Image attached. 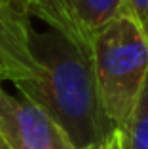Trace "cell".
Returning a JSON list of instances; mask_svg holds the SVG:
<instances>
[{"instance_id":"6da1fadb","label":"cell","mask_w":148,"mask_h":149,"mask_svg":"<svg viewBox=\"0 0 148 149\" xmlns=\"http://www.w3.org/2000/svg\"><path fill=\"white\" fill-rule=\"evenodd\" d=\"M38 74L13 83L21 98L40 108L76 149L103 146L120 134L101 102L87 57L55 30L30 34Z\"/></svg>"},{"instance_id":"7a4b0ae2","label":"cell","mask_w":148,"mask_h":149,"mask_svg":"<svg viewBox=\"0 0 148 149\" xmlns=\"http://www.w3.org/2000/svg\"><path fill=\"white\" fill-rule=\"evenodd\" d=\"M101 102L120 132L129 123L148 74V40L123 11L93 34L85 45Z\"/></svg>"},{"instance_id":"3957f363","label":"cell","mask_w":148,"mask_h":149,"mask_svg":"<svg viewBox=\"0 0 148 149\" xmlns=\"http://www.w3.org/2000/svg\"><path fill=\"white\" fill-rule=\"evenodd\" d=\"M0 136L10 149H76L63 130L29 100L0 83Z\"/></svg>"},{"instance_id":"277c9868","label":"cell","mask_w":148,"mask_h":149,"mask_svg":"<svg viewBox=\"0 0 148 149\" xmlns=\"http://www.w3.org/2000/svg\"><path fill=\"white\" fill-rule=\"evenodd\" d=\"M123 13V0H40L34 17L82 51L93 34Z\"/></svg>"},{"instance_id":"5b68a950","label":"cell","mask_w":148,"mask_h":149,"mask_svg":"<svg viewBox=\"0 0 148 149\" xmlns=\"http://www.w3.org/2000/svg\"><path fill=\"white\" fill-rule=\"evenodd\" d=\"M32 30L29 13L0 4V83H17L38 74L40 66L30 49Z\"/></svg>"},{"instance_id":"8992f818","label":"cell","mask_w":148,"mask_h":149,"mask_svg":"<svg viewBox=\"0 0 148 149\" xmlns=\"http://www.w3.org/2000/svg\"><path fill=\"white\" fill-rule=\"evenodd\" d=\"M122 136L123 149H148V74Z\"/></svg>"},{"instance_id":"52a82bcc","label":"cell","mask_w":148,"mask_h":149,"mask_svg":"<svg viewBox=\"0 0 148 149\" xmlns=\"http://www.w3.org/2000/svg\"><path fill=\"white\" fill-rule=\"evenodd\" d=\"M123 11L137 23L148 40V0H123Z\"/></svg>"},{"instance_id":"ba28073f","label":"cell","mask_w":148,"mask_h":149,"mask_svg":"<svg viewBox=\"0 0 148 149\" xmlns=\"http://www.w3.org/2000/svg\"><path fill=\"white\" fill-rule=\"evenodd\" d=\"M0 4L13 6V8H17V10L25 11V13L32 15L34 11H36V8H38V4H40V0H0Z\"/></svg>"},{"instance_id":"9c48e42d","label":"cell","mask_w":148,"mask_h":149,"mask_svg":"<svg viewBox=\"0 0 148 149\" xmlns=\"http://www.w3.org/2000/svg\"><path fill=\"white\" fill-rule=\"evenodd\" d=\"M89 149H123V136L120 132L114 140H110L108 143H103V146H95V147H89Z\"/></svg>"},{"instance_id":"30bf717a","label":"cell","mask_w":148,"mask_h":149,"mask_svg":"<svg viewBox=\"0 0 148 149\" xmlns=\"http://www.w3.org/2000/svg\"><path fill=\"white\" fill-rule=\"evenodd\" d=\"M0 149H10V147L6 146V142H4V140H2V136H0Z\"/></svg>"}]
</instances>
